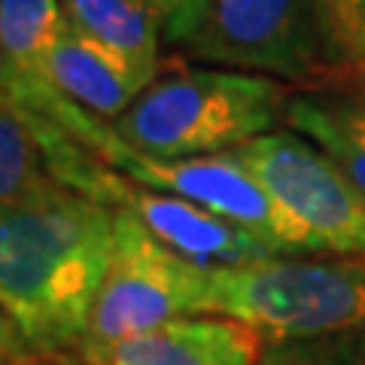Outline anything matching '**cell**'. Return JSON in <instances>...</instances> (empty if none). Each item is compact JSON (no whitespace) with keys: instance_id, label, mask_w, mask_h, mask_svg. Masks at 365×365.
Returning a JSON list of instances; mask_svg holds the SVG:
<instances>
[{"instance_id":"1","label":"cell","mask_w":365,"mask_h":365,"mask_svg":"<svg viewBox=\"0 0 365 365\" xmlns=\"http://www.w3.org/2000/svg\"><path fill=\"white\" fill-rule=\"evenodd\" d=\"M113 237L116 210L67 186L0 207V311L31 353L79 350Z\"/></svg>"},{"instance_id":"2","label":"cell","mask_w":365,"mask_h":365,"mask_svg":"<svg viewBox=\"0 0 365 365\" xmlns=\"http://www.w3.org/2000/svg\"><path fill=\"white\" fill-rule=\"evenodd\" d=\"M292 86L207 64H177L146 86L113 125L131 150L180 162L225 155L277 131Z\"/></svg>"},{"instance_id":"3","label":"cell","mask_w":365,"mask_h":365,"mask_svg":"<svg viewBox=\"0 0 365 365\" xmlns=\"http://www.w3.org/2000/svg\"><path fill=\"white\" fill-rule=\"evenodd\" d=\"M207 314L247 323L265 344L350 332L365 326V256H268L210 268Z\"/></svg>"},{"instance_id":"4","label":"cell","mask_w":365,"mask_h":365,"mask_svg":"<svg viewBox=\"0 0 365 365\" xmlns=\"http://www.w3.org/2000/svg\"><path fill=\"white\" fill-rule=\"evenodd\" d=\"M207 295V265L177 256L174 250L158 244L131 213L116 210L113 256L73 359H91L170 319L204 317Z\"/></svg>"},{"instance_id":"5","label":"cell","mask_w":365,"mask_h":365,"mask_svg":"<svg viewBox=\"0 0 365 365\" xmlns=\"http://www.w3.org/2000/svg\"><path fill=\"white\" fill-rule=\"evenodd\" d=\"M95 155L134 186L192 201L220 220L244 228L262 244H268L277 256L323 253L317 237L268 195L265 186L237 162L235 153L165 162L125 146L110 125Z\"/></svg>"},{"instance_id":"6","label":"cell","mask_w":365,"mask_h":365,"mask_svg":"<svg viewBox=\"0 0 365 365\" xmlns=\"http://www.w3.org/2000/svg\"><path fill=\"white\" fill-rule=\"evenodd\" d=\"M180 52L189 61L271 76L292 88L332 71L314 0H210L201 31Z\"/></svg>"},{"instance_id":"7","label":"cell","mask_w":365,"mask_h":365,"mask_svg":"<svg viewBox=\"0 0 365 365\" xmlns=\"http://www.w3.org/2000/svg\"><path fill=\"white\" fill-rule=\"evenodd\" d=\"M235 155L317 237L323 253L365 256V195L323 150L289 128H277Z\"/></svg>"},{"instance_id":"8","label":"cell","mask_w":365,"mask_h":365,"mask_svg":"<svg viewBox=\"0 0 365 365\" xmlns=\"http://www.w3.org/2000/svg\"><path fill=\"white\" fill-rule=\"evenodd\" d=\"M116 210L131 213L158 244L174 250L177 256L207 268L247 265V262L277 256L259 237L220 220V216H213L210 210L198 207V204L182 201L177 195H165V192L134 186V182L125 186Z\"/></svg>"},{"instance_id":"9","label":"cell","mask_w":365,"mask_h":365,"mask_svg":"<svg viewBox=\"0 0 365 365\" xmlns=\"http://www.w3.org/2000/svg\"><path fill=\"white\" fill-rule=\"evenodd\" d=\"M283 122L323 150L365 195V71L335 67L317 83L292 88Z\"/></svg>"},{"instance_id":"10","label":"cell","mask_w":365,"mask_h":365,"mask_svg":"<svg viewBox=\"0 0 365 365\" xmlns=\"http://www.w3.org/2000/svg\"><path fill=\"white\" fill-rule=\"evenodd\" d=\"M265 338L228 317H182L79 365H259Z\"/></svg>"},{"instance_id":"11","label":"cell","mask_w":365,"mask_h":365,"mask_svg":"<svg viewBox=\"0 0 365 365\" xmlns=\"http://www.w3.org/2000/svg\"><path fill=\"white\" fill-rule=\"evenodd\" d=\"M46 79L91 116L116 122L134 98L150 86V79L131 71L122 58L86 40L71 25L55 40L46 58Z\"/></svg>"},{"instance_id":"12","label":"cell","mask_w":365,"mask_h":365,"mask_svg":"<svg viewBox=\"0 0 365 365\" xmlns=\"http://www.w3.org/2000/svg\"><path fill=\"white\" fill-rule=\"evenodd\" d=\"M64 19L76 34L146 76L162 71V34L140 0H61Z\"/></svg>"},{"instance_id":"13","label":"cell","mask_w":365,"mask_h":365,"mask_svg":"<svg viewBox=\"0 0 365 365\" xmlns=\"http://www.w3.org/2000/svg\"><path fill=\"white\" fill-rule=\"evenodd\" d=\"M71 143L73 137L52 122L0 104V207L61 186L52 158Z\"/></svg>"},{"instance_id":"14","label":"cell","mask_w":365,"mask_h":365,"mask_svg":"<svg viewBox=\"0 0 365 365\" xmlns=\"http://www.w3.org/2000/svg\"><path fill=\"white\" fill-rule=\"evenodd\" d=\"M64 28L61 0H0V49L25 86H52L46 58Z\"/></svg>"},{"instance_id":"15","label":"cell","mask_w":365,"mask_h":365,"mask_svg":"<svg viewBox=\"0 0 365 365\" xmlns=\"http://www.w3.org/2000/svg\"><path fill=\"white\" fill-rule=\"evenodd\" d=\"M326 58L335 67L365 71V0H314Z\"/></svg>"},{"instance_id":"16","label":"cell","mask_w":365,"mask_h":365,"mask_svg":"<svg viewBox=\"0 0 365 365\" xmlns=\"http://www.w3.org/2000/svg\"><path fill=\"white\" fill-rule=\"evenodd\" d=\"M259 365H365V326L314 341L265 344Z\"/></svg>"},{"instance_id":"17","label":"cell","mask_w":365,"mask_h":365,"mask_svg":"<svg viewBox=\"0 0 365 365\" xmlns=\"http://www.w3.org/2000/svg\"><path fill=\"white\" fill-rule=\"evenodd\" d=\"M155 19L162 43L182 49L207 19L210 0H140Z\"/></svg>"},{"instance_id":"18","label":"cell","mask_w":365,"mask_h":365,"mask_svg":"<svg viewBox=\"0 0 365 365\" xmlns=\"http://www.w3.org/2000/svg\"><path fill=\"white\" fill-rule=\"evenodd\" d=\"M25 356H31V347L25 344V338L19 335L13 319L0 311V365H16Z\"/></svg>"},{"instance_id":"19","label":"cell","mask_w":365,"mask_h":365,"mask_svg":"<svg viewBox=\"0 0 365 365\" xmlns=\"http://www.w3.org/2000/svg\"><path fill=\"white\" fill-rule=\"evenodd\" d=\"M16 91H19V83H16V71L9 67L4 49H0V104L6 107H16Z\"/></svg>"},{"instance_id":"20","label":"cell","mask_w":365,"mask_h":365,"mask_svg":"<svg viewBox=\"0 0 365 365\" xmlns=\"http://www.w3.org/2000/svg\"><path fill=\"white\" fill-rule=\"evenodd\" d=\"M16 365H79V362L73 356H37V353H31V356H25Z\"/></svg>"}]
</instances>
